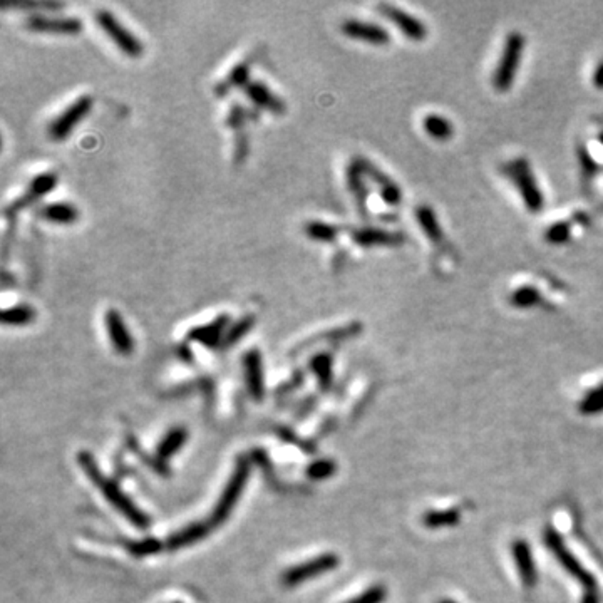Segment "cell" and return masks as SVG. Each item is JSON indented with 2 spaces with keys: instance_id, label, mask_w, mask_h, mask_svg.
<instances>
[{
  "instance_id": "6da1fadb",
  "label": "cell",
  "mask_w": 603,
  "mask_h": 603,
  "mask_svg": "<svg viewBox=\"0 0 603 603\" xmlns=\"http://www.w3.org/2000/svg\"><path fill=\"white\" fill-rule=\"evenodd\" d=\"M77 462H79L81 469L84 471L86 476L91 479V483L101 491L102 496L106 498V501H109L133 526L138 528V530H148V528L151 526L150 516L144 515L143 511L126 496L125 491L119 488L113 479L106 478L104 474L101 473L93 454L88 451L77 453Z\"/></svg>"
},
{
  "instance_id": "7a4b0ae2",
  "label": "cell",
  "mask_w": 603,
  "mask_h": 603,
  "mask_svg": "<svg viewBox=\"0 0 603 603\" xmlns=\"http://www.w3.org/2000/svg\"><path fill=\"white\" fill-rule=\"evenodd\" d=\"M503 173H505L508 180H511L515 188L518 189L528 212L540 213L545 206V196L528 159L518 158L510 161V163L503 166Z\"/></svg>"
},
{
  "instance_id": "3957f363",
  "label": "cell",
  "mask_w": 603,
  "mask_h": 603,
  "mask_svg": "<svg viewBox=\"0 0 603 603\" xmlns=\"http://www.w3.org/2000/svg\"><path fill=\"white\" fill-rule=\"evenodd\" d=\"M526 39L519 32H510L503 45L501 57H499L496 69L493 74V88L499 93H506L513 88L516 74H518L519 64H522Z\"/></svg>"
},
{
  "instance_id": "277c9868",
  "label": "cell",
  "mask_w": 603,
  "mask_h": 603,
  "mask_svg": "<svg viewBox=\"0 0 603 603\" xmlns=\"http://www.w3.org/2000/svg\"><path fill=\"white\" fill-rule=\"evenodd\" d=\"M249 478H250L249 457L240 456L237 461V466H235L233 473H231L228 483H226L225 490L221 491V496L218 499L212 516H210V524H212V526H220V524L225 523V519L231 515L235 505H237L240 496H242L243 490H245L246 483H249Z\"/></svg>"
},
{
  "instance_id": "5b68a950",
  "label": "cell",
  "mask_w": 603,
  "mask_h": 603,
  "mask_svg": "<svg viewBox=\"0 0 603 603\" xmlns=\"http://www.w3.org/2000/svg\"><path fill=\"white\" fill-rule=\"evenodd\" d=\"M543 540H545V545L550 548V551L553 553V555H555V558L558 560V563L561 565V567L567 570V572L573 578H575V580L580 581L581 586L585 588V593L597 592V581H595L592 573L586 572V570L584 568V565L578 561L577 556L568 550V547L565 545V541L560 536L558 531L553 530L551 526H547L545 528V533H543Z\"/></svg>"
},
{
  "instance_id": "8992f818",
  "label": "cell",
  "mask_w": 603,
  "mask_h": 603,
  "mask_svg": "<svg viewBox=\"0 0 603 603\" xmlns=\"http://www.w3.org/2000/svg\"><path fill=\"white\" fill-rule=\"evenodd\" d=\"M97 26L101 27V31L109 37L111 42L119 49L125 56L127 57H141L144 52V45L141 40L136 37L133 32L127 31V29L116 19V15L111 10L99 9L94 15Z\"/></svg>"
},
{
  "instance_id": "52a82bcc",
  "label": "cell",
  "mask_w": 603,
  "mask_h": 603,
  "mask_svg": "<svg viewBox=\"0 0 603 603\" xmlns=\"http://www.w3.org/2000/svg\"><path fill=\"white\" fill-rule=\"evenodd\" d=\"M91 107H93V96L89 94H82L76 97L68 107H64L56 118L49 123L47 134L52 141H64L71 136L72 130L76 127L86 116L89 114Z\"/></svg>"
},
{
  "instance_id": "ba28073f",
  "label": "cell",
  "mask_w": 603,
  "mask_h": 603,
  "mask_svg": "<svg viewBox=\"0 0 603 603\" xmlns=\"http://www.w3.org/2000/svg\"><path fill=\"white\" fill-rule=\"evenodd\" d=\"M338 561H340V558H338L336 553H322V555L315 556V558L304 561V563L297 565V567L288 568L282 575V581L285 586L300 585L304 584V581L317 578L322 575V573L336 570L338 567Z\"/></svg>"
},
{
  "instance_id": "9c48e42d",
  "label": "cell",
  "mask_w": 603,
  "mask_h": 603,
  "mask_svg": "<svg viewBox=\"0 0 603 603\" xmlns=\"http://www.w3.org/2000/svg\"><path fill=\"white\" fill-rule=\"evenodd\" d=\"M26 27L32 32L57 36H77L81 34L84 24L77 17H49V15L34 12L26 19Z\"/></svg>"
},
{
  "instance_id": "30bf717a",
  "label": "cell",
  "mask_w": 603,
  "mask_h": 603,
  "mask_svg": "<svg viewBox=\"0 0 603 603\" xmlns=\"http://www.w3.org/2000/svg\"><path fill=\"white\" fill-rule=\"evenodd\" d=\"M340 32L349 39L377 45V47H382V45L391 42V34L382 26L361 19H345L340 24Z\"/></svg>"
},
{
  "instance_id": "8fae6325",
  "label": "cell",
  "mask_w": 603,
  "mask_h": 603,
  "mask_svg": "<svg viewBox=\"0 0 603 603\" xmlns=\"http://www.w3.org/2000/svg\"><path fill=\"white\" fill-rule=\"evenodd\" d=\"M102 320H104V327L107 332V337H109L111 345H113V349L118 352L119 355H131L134 352V340L133 337H131L130 329L126 327L125 319H123V315L119 313L116 308H107L104 312V317H102Z\"/></svg>"
},
{
  "instance_id": "7c38bea8",
  "label": "cell",
  "mask_w": 603,
  "mask_h": 603,
  "mask_svg": "<svg viewBox=\"0 0 603 603\" xmlns=\"http://www.w3.org/2000/svg\"><path fill=\"white\" fill-rule=\"evenodd\" d=\"M56 185H57L56 173H52V171L39 173V175H36L31 181H29L26 193H24V195H20L15 201H12V203L7 206L6 212L3 213L9 217V214L19 212V210H22V208H26L27 205H32L34 201L40 200V198L47 195V193H51L52 189L56 188Z\"/></svg>"
},
{
  "instance_id": "4fadbf2b",
  "label": "cell",
  "mask_w": 603,
  "mask_h": 603,
  "mask_svg": "<svg viewBox=\"0 0 603 603\" xmlns=\"http://www.w3.org/2000/svg\"><path fill=\"white\" fill-rule=\"evenodd\" d=\"M379 9H381L384 17L389 19L407 39L421 42V40H424L428 37L426 24L414 17V15L407 14L406 10H400L398 7L389 6V3H382V6H379Z\"/></svg>"
},
{
  "instance_id": "5bb4252c",
  "label": "cell",
  "mask_w": 603,
  "mask_h": 603,
  "mask_svg": "<svg viewBox=\"0 0 603 603\" xmlns=\"http://www.w3.org/2000/svg\"><path fill=\"white\" fill-rule=\"evenodd\" d=\"M350 237L355 245L362 249H373V246H399L404 243V235L398 231H389L384 228H357L350 231Z\"/></svg>"
},
{
  "instance_id": "9a60e30c",
  "label": "cell",
  "mask_w": 603,
  "mask_h": 603,
  "mask_svg": "<svg viewBox=\"0 0 603 603\" xmlns=\"http://www.w3.org/2000/svg\"><path fill=\"white\" fill-rule=\"evenodd\" d=\"M243 369H245V381L249 386L250 396L255 400H262L265 396V384H263V366L262 354L258 349H250L243 355Z\"/></svg>"
},
{
  "instance_id": "2e32d148",
  "label": "cell",
  "mask_w": 603,
  "mask_h": 603,
  "mask_svg": "<svg viewBox=\"0 0 603 603\" xmlns=\"http://www.w3.org/2000/svg\"><path fill=\"white\" fill-rule=\"evenodd\" d=\"M362 163H364L366 176H369L377 185L379 195H381L384 203L389 206H399L400 201H402V191H400L398 183L387 176L381 168L374 166L367 158H362Z\"/></svg>"
},
{
  "instance_id": "e0dca14e",
  "label": "cell",
  "mask_w": 603,
  "mask_h": 603,
  "mask_svg": "<svg viewBox=\"0 0 603 603\" xmlns=\"http://www.w3.org/2000/svg\"><path fill=\"white\" fill-rule=\"evenodd\" d=\"M511 551H513L516 570H518L523 585L526 586V588H533V586L536 585V581H538V572H536L530 545L524 540H516L513 541Z\"/></svg>"
},
{
  "instance_id": "ac0fdd59",
  "label": "cell",
  "mask_w": 603,
  "mask_h": 603,
  "mask_svg": "<svg viewBox=\"0 0 603 603\" xmlns=\"http://www.w3.org/2000/svg\"><path fill=\"white\" fill-rule=\"evenodd\" d=\"M228 322H230V315H218L217 319L210 322V324L206 325H196V327H193L188 332L187 338L188 340L193 342H200V344H203L206 347H214L218 345L220 342H223V337H225V330H228Z\"/></svg>"
},
{
  "instance_id": "d6986e66",
  "label": "cell",
  "mask_w": 603,
  "mask_h": 603,
  "mask_svg": "<svg viewBox=\"0 0 603 603\" xmlns=\"http://www.w3.org/2000/svg\"><path fill=\"white\" fill-rule=\"evenodd\" d=\"M245 94L260 109H267L274 114L285 113V102L262 81H250L245 86Z\"/></svg>"
},
{
  "instance_id": "ffe728a7",
  "label": "cell",
  "mask_w": 603,
  "mask_h": 603,
  "mask_svg": "<svg viewBox=\"0 0 603 603\" xmlns=\"http://www.w3.org/2000/svg\"><path fill=\"white\" fill-rule=\"evenodd\" d=\"M364 163H362V156H355L350 159L349 166H347V187H349L350 193L355 198V203H357L359 210L362 213H366V203H367V188L364 183Z\"/></svg>"
},
{
  "instance_id": "44dd1931",
  "label": "cell",
  "mask_w": 603,
  "mask_h": 603,
  "mask_svg": "<svg viewBox=\"0 0 603 603\" xmlns=\"http://www.w3.org/2000/svg\"><path fill=\"white\" fill-rule=\"evenodd\" d=\"M36 213L42 220L56 223V225H72V223L79 220V210L72 203H68V201L42 205Z\"/></svg>"
},
{
  "instance_id": "7402d4cb",
  "label": "cell",
  "mask_w": 603,
  "mask_h": 603,
  "mask_svg": "<svg viewBox=\"0 0 603 603\" xmlns=\"http://www.w3.org/2000/svg\"><path fill=\"white\" fill-rule=\"evenodd\" d=\"M208 533H210V524L206 523L188 524V526H185L183 530H180L178 533H175V535L169 536L166 543H164V547L171 551L180 550V548H185L188 547V545L196 543V541L205 540Z\"/></svg>"
},
{
  "instance_id": "603a6c76",
  "label": "cell",
  "mask_w": 603,
  "mask_h": 603,
  "mask_svg": "<svg viewBox=\"0 0 603 603\" xmlns=\"http://www.w3.org/2000/svg\"><path fill=\"white\" fill-rule=\"evenodd\" d=\"M416 218L419 221L421 230L424 231V235L431 240V243L441 246L444 243V231L441 228L439 220H437L434 210L431 206L421 205L416 212Z\"/></svg>"
},
{
  "instance_id": "cb8c5ba5",
  "label": "cell",
  "mask_w": 603,
  "mask_h": 603,
  "mask_svg": "<svg viewBox=\"0 0 603 603\" xmlns=\"http://www.w3.org/2000/svg\"><path fill=\"white\" fill-rule=\"evenodd\" d=\"M37 312L31 304H14L10 307L3 308L0 313V320L3 325L10 327H26L36 320Z\"/></svg>"
},
{
  "instance_id": "d4e9b609",
  "label": "cell",
  "mask_w": 603,
  "mask_h": 603,
  "mask_svg": "<svg viewBox=\"0 0 603 603\" xmlns=\"http://www.w3.org/2000/svg\"><path fill=\"white\" fill-rule=\"evenodd\" d=\"M423 130L436 141H449L454 136V126L441 114H428L423 119Z\"/></svg>"
},
{
  "instance_id": "484cf974",
  "label": "cell",
  "mask_w": 603,
  "mask_h": 603,
  "mask_svg": "<svg viewBox=\"0 0 603 603\" xmlns=\"http://www.w3.org/2000/svg\"><path fill=\"white\" fill-rule=\"evenodd\" d=\"M188 439V431L185 428H173L166 436L161 439V443L156 448V457L161 461L169 460L171 456L183 448Z\"/></svg>"
},
{
  "instance_id": "4316f807",
  "label": "cell",
  "mask_w": 603,
  "mask_h": 603,
  "mask_svg": "<svg viewBox=\"0 0 603 603\" xmlns=\"http://www.w3.org/2000/svg\"><path fill=\"white\" fill-rule=\"evenodd\" d=\"M461 522L460 508H448V510L428 511L423 516V524L431 530H441V528L456 526Z\"/></svg>"
},
{
  "instance_id": "83f0119b",
  "label": "cell",
  "mask_w": 603,
  "mask_h": 603,
  "mask_svg": "<svg viewBox=\"0 0 603 603\" xmlns=\"http://www.w3.org/2000/svg\"><path fill=\"white\" fill-rule=\"evenodd\" d=\"M304 233L311 240H313V242L332 243L337 240L338 233H340V228H338L337 225H332V223L312 220L304 225Z\"/></svg>"
},
{
  "instance_id": "f1b7e54d",
  "label": "cell",
  "mask_w": 603,
  "mask_h": 603,
  "mask_svg": "<svg viewBox=\"0 0 603 603\" xmlns=\"http://www.w3.org/2000/svg\"><path fill=\"white\" fill-rule=\"evenodd\" d=\"M311 369L315 374L317 382L322 387V391H329L332 386V357L330 354H317L313 355L311 361Z\"/></svg>"
},
{
  "instance_id": "f546056e",
  "label": "cell",
  "mask_w": 603,
  "mask_h": 603,
  "mask_svg": "<svg viewBox=\"0 0 603 603\" xmlns=\"http://www.w3.org/2000/svg\"><path fill=\"white\" fill-rule=\"evenodd\" d=\"M253 325H255L253 315H245L242 317V319H238L235 324L230 325L228 330H226L225 337H223L221 347H231L237 344V342L242 340V338L245 337L251 329H253Z\"/></svg>"
},
{
  "instance_id": "4dcf8cb0",
  "label": "cell",
  "mask_w": 603,
  "mask_h": 603,
  "mask_svg": "<svg viewBox=\"0 0 603 603\" xmlns=\"http://www.w3.org/2000/svg\"><path fill=\"white\" fill-rule=\"evenodd\" d=\"M578 411L585 416H595L603 411V382L595 389L586 392L580 406H578Z\"/></svg>"
},
{
  "instance_id": "1f68e13d",
  "label": "cell",
  "mask_w": 603,
  "mask_h": 603,
  "mask_svg": "<svg viewBox=\"0 0 603 603\" xmlns=\"http://www.w3.org/2000/svg\"><path fill=\"white\" fill-rule=\"evenodd\" d=\"M540 292L531 285H523L511 293V304L518 308H531L540 304Z\"/></svg>"
},
{
  "instance_id": "d6a6232c",
  "label": "cell",
  "mask_w": 603,
  "mask_h": 603,
  "mask_svg": "<svg viewBox=\"0 0 603 603\" xmlns=\"http://www.w3.org/2000/svg\"><path fill=\"white\" fill-rule=\"evenodd\" d=\"M164 545L159 540L155 538H146L139 541H126V550L134 556H148L155 555L163 550Z\"/></svg>"
},
{
  "instance_id": "836d02e7",
  "label": "cell",
  "mask_w": 603,
  "mask_h": 603,
  "mask_svg": "<svg viewBox=\"0 0 603 603\" xmlns=\"http://www.w3.org/2000/svg\"><path fill=\"white\" fill-rule=\"evenodd\" d=\"M337 471V464L332 460H319L313 461L311 466L307 468V476L313 479V481H322V479H327L334 476Z\"/></svg>"
},
{
  "instance_id": "e575fe53",
  "label": "cell",
  "mask_w": 603,
  "mask_h": 603,
  "mask_svg": "<svg viewBox=\"0 0 603 603\" xmlns=\"http://www.w3.org/2000/svg\"><path fill=\"white\" fill-rule=\"evenodd\" d=\"M387 598V588L384 585H373L366 592L355 595L344 603H384Z\"/></svg>"
},
{
  "instance_id": "d590c367",
  "label": "cell",
  "mask_w": 603,
  "mask_h": 603,
  "mask_svg": "<svg viewBox=\"0 0 603 603\" xmlns=\"http://www.w3.org/2000/svg\"><path fill=\"white\" fill-rule=\"evenodd\" d=\"M570 237H572V225L568 221H558L555 225L548 226L545 238L548 243L553 245H561V243H567Z\"/></svg>"
},
{
  "instance_id": "8d00e7d4",
  "label": "cell",
  "mask_w": 603,
  "mask_h": 603,
  "mask_svg": "<svg viewBox=\"0 0 603 603\" xmlns=\"http://www.w3.org/2000/svg\"><path fill=\"white\" fill-rule=\"evenodd\" d=\"M249 63H240L233 68V71L230 72L228 79H226V88H240V86H243L245 88L246 84H249Z\"/></svg>"
},
{
  "instance_id": "74e56055",
  "label": "cell",
  "mask_w": 603,
  "mask_h": 603,
  "mask_svg": "<svg viewBox=\"0 0 603 603\" xmlns=\"http://www.w3.org/2000/svg\"><path fill=\"white\" fill-rule=\"evenodd\" d=\"M578 158H580L581 173H584V181H590L597 173V163L590 155V151L585 146L578 148Z\"/></svg>"
},
{
  "instance_id": "f35d334b",
  "label": "cell",
  "mask_w": 603,
  "mask_h": 603,
  "mask_svg": "<svg viewBox=\"0 0 603 603\" xmlns=\"http://www.w3.org/2000/svg\"><path fill=\"white\" fill-rule=\"evenodd\" d=\"M20 9H36V10H59L64 9V3L59 2H40V3H19Z\"/></svg>"
},
{
  "instance_id": "ab89813d",
  "label": "cell",
  "mask_w": 603,
  "mask_h": 603,
  "mask_svg": "<svg viewBox=\"0 0 603 603\" xmlns=\"http://www.w3.org/2000/svg\"><path fill=\"white\" fill-rule=\"evenodd\" d=\"M593 86L597 89L603 91V61L598 63L597 69H595V72H593Z\"/></svg>"
},
{
  "instance_id": "60d3db41",
  "label": "cell",
  "mask_w": 603,
  "mask_h": 603,
  "mask_svg": "<svg viewBox=\"0 0 603 603\" xmlns=\"http://www.w3.org/2000/svg\"><path fill=\"white\" fill-rule=\"evenodd\" d=\"M598 602H600V598H598V592L585 593L584 598H581V603H598Z\"/></svg>"
},
{
  "instance_id": "b9f144b4",
  "label": "cell",
  "mask_w": 603,
  "mask_h": 603,
  "mask_svg": "<svg viewBox=\"0 0 603 603\" xmlns=\"http://www.w3.org/2000/svg\"><path fill=\"white\" fill-rule=\"evenodd\" d=\"M437 603H457V602H454V600H449V598H444V600H439Z\"/></svg>"
},
{
  "instance_id": "7bdbcfd3",
  "label": "cell",
  "mask_w": 603,
  "mask_h": 603,
  "mask_svg": "<svg viewBox=\"0 0 603 603\" xmlns=\"http://www.w3.org/2000/svg\"><path fill=\"white\" fill-rule=\"evenodd\" d=\"M600 143H602V144H603V133H602V134H600Z\"/></svg>"
},
{
  "instance_id": "ee69618b",
  "label": "cell",
  "mask_w": 603,
  "mask_h": 603,
  "mask_svg": "<svg viewBox=\"0 0 603 603\" xmlns=\"http://www.w3.org/2000/svg\"><path fill=\"white\" fill-rule=\"evenodd\" d=\"M175 603H181V602H175Z\"/></svg>"
}]
</instances>
